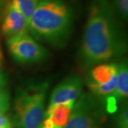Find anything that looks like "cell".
<instances>
[{"label": "cell", "instance_id": "1", "mask_svg": "<svg viewBox=\"0 0 128 128\" xmlns=\"http://www.w3.org/2000/svg\"><path fill=\"white\" fill-rule=\"evenodd\" d=\"M127 35L108 0H91L79 52V62L89 69L124 55Z\"/></svg>", "mask_w": 128, "mask_h": 128}, {"label": "cell", "instance_id": "2", "mask_svg": "<svg viewBox=\"0 0 128 128\" xmlns=\"http://www.w3.org/2000/svg\"><path fill=\"white\" fill-rule=\"evenodd\" d=\"M74 14L64 0H40L28 24V31L37 41L55 48L67 45L72 34Z\"/></svg>", "mask_w": 128, "mask_h": 128}, {"label": "cell", "instance_id": "3", "mask_svg": "<svg viewBox=\"0 0 128 128\" xmlns=\"http://www.w3.org/2000/svg\"><path fill=\"white\" fill-rule=\"evenodd\" d=\"M46 81L28 82L19 88L15 98L16 120L18 128H39L45 114Z\"/></svg>", "mask_w": 128, "mask_h": 128}, {"label": "cell", "instance_id": "4", "mask_svg": "<svg viewBox=\"0 0 128 128\" xmlns=\"http://www.w3.org/2000/svg\"><path fill=\"white\" fill-rule=\"evenodd\" d=\"M105 120L102 100L92 93H82L63 128H100Z\"/></svg>", "mask_w": 128, "mask_h": 128}, {"label": "cell", "instance_id": "5", "mask_svg": "<svg viewBox=\"0 0 128 128\" xmlns=\"http://www.w3.org/2000/svg\"><path fill=\"white\" fill-rule=\"evenodd\" d=\"M6 45L13 59L21 64H34L45 61L50 54L28 33L9 37Z\"/></svg>", "mask_w": 128, "mask_h": 128}, {"label": "cell", "instance_id": "6", "mask_svg": "<svg viewBox=\"0 0 128 128\" xmlns=\"http://www.w3.org/2000/svg\"><path fill=\"white\" fill-rule=\"evenodd\" d=\"M119 65L115 63L101 64L92 68L86 78L92 94L102 100L113 93L118 78Z\"/></svg>", "mask_w": 128, "mask_h": 128}, {"label": "cell", "instance_id": "7", "mask_svg": "<svg viewBox=\"0 0 128 128\" xmlns=\"http://www.w3.org/2000/svg\"><path fill=\"white\" fill-rule=\"evenodd\" d=\"M82 82L78 75H70L60 82L50 95L48 108L58 104L75 102L82 94Z\"/></svg>", "mask_w": 128, "mask_h": 128}, {"label": "cell", "instance_id": "8", "mask_svg": "<svg viewBox=\"0 0 128 128\" xmlns=\"http://www.w3.org/2000/svg\"><path fill=\"white\" fill-rule=\"evenodd\" d=\"M2 32L7 38L28 32V23L22 13L10 2L5 8L2 24Z\"/></svg>", "mask_w": 128, "mask_h": 128}, {"label": "cell", "instance_id": "9", "mask_svg": "<svg viewBox=\"0 0 128 128\" xmlns=\"http://www.w3.org/2000/svg\"><path fill=\"white\" fill-rule=\"evenodd\" d=\"M74 103L67 102L48 108L44 117L48 118L56 128H63L68 120Z\"/></svg>", "mask_w": 128, "mask_h": 128}, {"label": "cell", "instance_id": "10", "mask_svg": "<svg viewBox=\"0 0 128 128\" xmlns=\"http://www.w3.org/2000/svg\"><path fill=\"white\" fill-rule=\"evenodd\" d=\"M119 65L116 87L111 97L115 101L125 100L128 96V66L127 58H124Z\"/></svg>", "mask_w": 128, "mask_h": 128}, {"label": "cell", "instance_id": "11", "mask_svg": "<svg viewBox=\"0 0 128 128\" xmlns=\"http://www.w3.org/2000/svg\"><path fill=\"white\" fill-rule=\"evenodd\" d=\"M40 0H12L10 4L17 9L29 24L32 14L38 4Z\"/></svg>", "mask_w": 128, "mask_h": 128}, {"label": "cell", "instance_id": "12", "mask_svg": "<svg viewBox=\"0 0 128 128\" xmlns=\"http://www.w3.org/2000/svg\"><path fill=\"white\" fill-rule=\"evenodd\" d=\"M10 107V95L5 75L0 71V112H6Z\"/></svg>", "mask_w": 128, "mask_h": 128}, {"label": "cell", "instance_id": "13", "mask_svg": "<svg viewBox=\"0 0 128 128\" xmlns=\"http://www.w3.org/2000/svg\"><path fill=\"white\" fill-rule=\"evenodd\" d=\"M120 19L127 21L128 18V0H108Z\"/></svg>", "mask_w": 128, "mask_h": 128}, {"label": "cell", "instance_id": "14", "mask_svg": "<svg viewBox=\"0 0 128 128\" xmlns=\"http://www.w3.org/2000/svg\"><path fill=\"white\" fill-rule=\"evenodd\" d=\"M117 121L118 125L128 124V110L127 105H124L121 108L118 116Z\"/></svg>", "mask_w": 128, "mask_h": 128}, {"label": "cell", "instance_id": "15", "mask_svg": "<svg viewBox=\"0 0 128 128\" xmlns=\"http://www.w3.org/2000/svg\"><path fill=\"white\" fill-rule=\"evenodd\" d=\"M10 125L11 122L8 116L4 112H0V128H5Z\"/></svg>", "mask_w": 128, "mask_h": 128}, {"label": "cell", "instance_id": "16", "mask_svg": "<svg viewBox=\"0 0 128 128\" xmlns=\"http://www.w3.org/2000/svg\"><path fill=\"white\" fill-rule=\"evenodd\" d=\"M39 128H57L52 124L50 120L48 118H46L41 122Z\"/></svg>", "mask_w": 128, "mask_h": 128}, {"label": "cell", "instance_id": "17", "mask_svg": "<svg viewBox=\"0 0 128 128\" xmlns=\"http://www.w3.org/2000/svg\"><path fill=\"white\" fill-rule=\"evenodd\" d=\"M3 59H4V57H3V53H2V48H1V45H0V67L2 66V63H3Z\"/></svg>", "mask_w": 128, "mask_h": 128}, {"label": "cell", "instance_id": "18", "mask_svg": "<svg viewBox=\"0 0 128 128\" xmlns=\"http://www.w3.org/2000/svg\"><path fill=\"white\" fill-rule=\"evenodd\" d=\"M118 128H128V124H122V125H118Z\"/></svg>", "mask_w": 128, "mask_h": 128}, {"label": "cell", "instance_id": "19", "mask_svg": "<svg viewBox=\"0 0 128 128\" xmlns=\"http://www.w3.org/2000/svg\"><path fill=\"white\" fill-rule=\"evenodd\" d=\"M12 128V125H10V126H7V127H5V128Z\"/></svg>", "mask_w": 128, "mask_h": 128}, {"label": "cell", "instance_id": "20", "mask_svg": "<svg viewBox=\"0 0 128 128\" xmlns=\"http://www.w3.org/2000/svg\"><path fill=\"white\" fill-rule=\"evenodd\" d=\"M1 7H2V3L0 2V16H1Z\"/></svg>", "mask_w": 128, "mask_h": 128}, {"label": "cell", "instance_id": "21", "mask_svg": "<svg viewBox=\"0 0 128 128\" xmlns=\"http://www.w3.org/2000/svg\"></svg>", "mask_w": 128, "mask_h": 128}]
</instances>
